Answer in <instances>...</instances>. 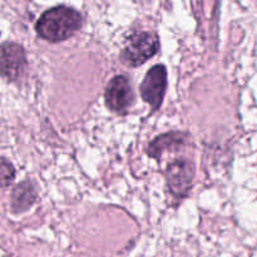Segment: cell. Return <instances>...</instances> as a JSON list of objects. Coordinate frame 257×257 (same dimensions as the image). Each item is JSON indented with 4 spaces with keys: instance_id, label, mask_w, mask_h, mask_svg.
Returning a JSON list of instances; mask_svg holds the SVG:
<instances>
[{
    "instance_id": "1",
    "label": "cell",
    "mask_w": 257,
    "mask_h": 257,
    "mask_svg": "<svg viewBox=\"0 0 257 257\" xmlns=\"http://www.w3.org/2000/svg\"><path fill=\"white\" fill-rule=\"evenodd\" d=\"M83 24L82 15L72 8L59 5L47 10L38 20L37 33L48 42H62L72 37Z\"/></svg>"
},
{
    "instance_id": "2",
    "label": "cell",
    "mask_w": 257,
    "mask_h": 257,
    "mask_svg": "<svg viewBox=\"0 0 257 257\" xmlns=\"http://www.w3.org/2000/svg\"><path fill=\"white\" fill-rule=\"evenodd\" d=\"M160 48V40L155 33L141 32L130 35L120 53V60L130 67H138L152 58Z\"/></svg>"
},
{
    "instance_id": "3",
    "label": "cell",
    "mask_w": 257,
    "mask_h": 257,
    "mask_svg": "<svg viewBox=\"0 0 257 257\" xmlns=\"http://www.w3.org/2000/svg\"><path fill=\"white\" fill-rule=\"evenodd\" d=\"M105 104L118 114H125L135 102V92L124 75H115L108 83L104 93Z\"/></svg>"
},
{
    "instance_id": "4",
    "label": "cell",
    "mask_w": 257,
    "mask_h": 257,
    "mask_svg": "<svg viewBox=\"0 0 257 257\" xmlns=\"http://www.w3.org/2000/svg\"><path fill=\"white\" fill-rule=\"evenodd\" d=\"M167 89V70L165 65L158 64L151 68L141 84V95L143 100L152 107L160 109Z\"/></svg>"
},
{
    "instance_id": "5",
    "label": "cell",
    "mask_w": 257,
    "mask_h": 257,
    "mask_svg": "<svg viewBox=\"0 0 257 257\" xmlns=\"http://www.w3.org/2000/svg\"><path fill=\"white\" fill-rule=\"evenodd\" d=\"M195 177V167L187 160H177L168 165L166 170V178L171 193L177 198H183L188 195L192 187Z\"/></svg>"
},
{
    "instance_id": "6",
    "label": "cell",
    "mask_w": 257,
    "mask_h": 257,
    "mask_svg": "<svg viewBox=\"0 0 257 257\" xmlns=\"http://www.w3.org/2000/svg\"><path fill=\"white\" fill-rule=\"evenodd\" d=\"M27 68V57L22 45L7 42L0 44V75L7 80H17Z\"/></svg>"
},
{
    "instance_id": "7",
    "label": "cell",
    "mask_w": 257,
    "mask_h": 257,
    "mask_svg": "<svg viewBox=\"0 0 257 257\" xmlns=\"http://www.w3.org/2000/svg\"><path fill=\"white\" fill-rule=\"evenodd\" d=\"M37 197L38 193L34 183L30 181L19 183L12 193V211L15 213L24 212L37 201Z\"/></svg>"
},
{
    "instance_id": "8",
    "label": "cell",
    "mask_w": 257,
    "mask_h": 257,
    "mask_svg": "<svg viewBox=\"0 0 257 257\" xmlns=\"http://www.w3.org/2000/svg\"><path fill=\"white\" fill-rule=\"evenodd\" d=\"M187 135L181 132H171L166 133V135L160 136L156 138L148 147L147 153L153 158H160L165 151L170 150L172 151L173 148H178L185 143Z\"/></svg>"
},
{
    "instance_id": "9",
    "label": "cell",
    "mask_w": 257,
    "mask_h": 257,
    "mask_svg": "<svg viewBox=\"0 0 257 257\" xmlns=\"http://www.w3.org/2000/svg\"><path fill=\"white\" fill-rule=\"evenodd\" d=\"M15 177V170L12 163L0 157V190L8 187Z\"/></svg>"
}]
</instances>
